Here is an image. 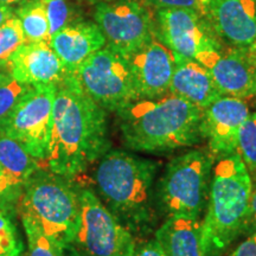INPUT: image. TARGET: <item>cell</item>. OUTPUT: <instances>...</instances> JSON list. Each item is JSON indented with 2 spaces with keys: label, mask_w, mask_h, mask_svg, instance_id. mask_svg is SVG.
I'll use <instances>...</instances> for the list:
<instances>
[{
  "label": "cell",
  "mask_w": 256,
  "mask_h": 256,
  "mask_svg": "<svg viewBox=\"0 0 256 256\" xmlns=\"http://www.w3.org/2000/svg\"><path fill=\"white\" fill-rule=\"evenodd\" d=\"M110 151L107 110L68 74L56 87L46 168L74 179Z\"/></svg>",
  "instance_id": "6da1fadb"
},
{
  "label": "cell",
  "mask_w": 256,
  "mask_h": 256,
  "mask_svg": "<svg viewBox=\"0 0 256 256\" xmlns=\"http://www.w3.org/2000/svg\"><path fill=\"white\" fill-rule=\"evenodd\" d=\"M156 162L121 150L98 159L94 174L98 198L133 235H146L156 223Z\"/></svg>",
  "instance_id": "7a4b0ae2"
},
{
  "label": "cell",
  "mask_w": 256,
  "mask_h": 256,
  "mask_svg": "<svg viewBox=\"0 0 256 256\" xmlns=\"http://www.w3.org/2000/svg\"><path fill=\"white\" fill-rule=\"evenodd\" d=\"M118 114L122 142L132 151L165 153L203 140L200 108L170 92L130 102Z\"/></svg>",
  "instance_id": "3957f363"
},
{
  "label": "cell",
  "mask_w": 256,
  "mask_h": 256,
  "mask_svg": "<svg viewBox=\"0 0 256 256\" xmlns=\"http://www.w3.org/2000/svg\"><path fill=\"white\" fill-rule=\"evenodd\" d=\"M252 183L250 172L238 152L215 160L200 222L204 256H220L243 234Z\"/></svg>",
  "instance_id": "277c9868"
},
{
  "label": "cell",
  "mask_w": 256,
  "mask_h": 256,
  "mask_svg": "<svg viewBox=\"0 0 256 256\" xmlns=\"http://www.w3.org/2000/svg\"><path fill=\"white\" fill-rule=\"evenodd\" d=\"M72 182L43 166L24 184L18 204L22 218L37 224L60 248L74 243L81 217L80 190Z\"/></svg>",
  "instance_id": "5b68a950"
},
{
  "label": "cell",
  "mask_w": 256,
  "mask_h": 256,
  "mask_svg": "<svg viewBox=\"0 0 256 256\" xmlns=\"http://www.w3.org/2000/svg\"><path fill=\"white\" fill-rule=\"evenodd\" d=\"M216 158L210 151L192 150L166 165L154 188L159 212L166 217L200 218L209 198Z\"/></svg>",
  "instance_id": "8992f818"
},
{
  "label": "cell",
  "mask_w": 256,
  "mask_h": 256,
  "mask_svg": "<svg viewBox=\"0 0 256 256\" xmlns=\"http://www.w3.org/2000/svg\"><path fill=\"white\" fill-rule=\"evenodd\" d=\"M72 75L104 110L118 113L138 100L127 58L108 46L88 57Z\"/></svg>",
  "instance_id": "52a82bcc"
},
{
  "label": "cell",
  "mask_w": 256,
  "mask_h": 256,
  "mask_svg": "<svg viewBox=\"0 0 256 256\" xmlns=\"http://www.w3.org/2000/svg\"><path fill=\"white\" fill-rule=\"evenodd\" d=\"M56 87L31 86L11 113L0 120V134L14 139L44 165L49 151Z\"/></svg>",
  "instance_id": "ba28073f"
},
{
  "label": "cell",
  "mask_w": 256,
  "mask_h": 256,
  "mask_svg": "<svg viewBox=\"0 0 256 256\" xmlns=\"http://www.w3.org/2000/svg\"><path fill=\"white\" fill-rule=\"evenodd\" d=\"M81 217L72 246L86 256H133L134 235L90 188L80 190Z\"/></svg>",
  "instance_id": "9c48e42d"
},
{
  "label": "cell",
  "mask_w": 256,
  "mask_h": 256,
  "mask_svg": "<svg viewBox=\"0 0 256 256\" xmlns=\"http://www.w3.org/2000/svg\"><path fill=\"white\" fill-rule=\"evenodd\" d=\"M94 19L106 38V46L126 58L156 37L154 16L136 0L98 2Z\"/></svg>",
  "instance_id": "30bf717a"
},
{
  "label": "cell",
  "mask_w": 256,
  "mask_h": 256,
  "mask_svg": "<svg viewBox=\"0 0 256 256\" xmlns=\"http://www.w3.org/2000/svg\"><path fill=\"white\" fill-rule=\"evenodd\" d=\"M211 31L194 10L160 8L156 12V37L177 58L196 60L203 51L220 48Z\"/></svg>",
  "instance_id": "8fae6325"
},
{
  "label": "cell",
  "mask_w": 256,
  "mask_h": 256,
  "mask_svg": "<svg viewBox=\"0 0 256 256\" xmlns=\"http://www.w3.org/2000/svg\"><path fill=\"white\" fill-rule=\"evenodd\" d=\"M250 114L243 98L223 95L202 110L200 134L216 159L235 153L240 128Z\"/></svg>",
  "instance_id": "7c38bea8"
},
{
  "label": "cell",
  "mask_w": 256,
  "mask_h": 256,
  "mask_svg": "<svg viewBox=\"0 0 256 256\" xmlns=\"http://www.w3.org/2000/svg\"><path fill=\"white\" fill-rule=\"evenodd\" d=\"M196 60L209 70L223 95L243 100L256 96V68L247 50L210 49L200 52Z\"/></svg>",
  "instance_id": "4fadbf2b"
},
{
  "label": "cell",
  "mask_w": 256,
  "mask_h": 256,
  "mask_svg": "<svg viewBox=\"0 0 256 256\" xmlns=\"http://www.w3.org/2000/svg\"><path fill=\"white\" fill-rule=\"evenodd\" d=\"M138 100L168 94L177 57L154 37L127 57Z\"/></svg>",
  "instance_id": "5bb4252c"
},
{
  "label": "cell",
  "mask_w": 256,
  "mask_h": 256,
  "mask_svg": "<svg viewBox=\"0 0 256 256\" xmlns=\"http://www.w3.org/2000/svg\"><path fill=\"white\" fill-rule=\"evenodd\" d=\"M204 17L214 34L232 48H256V0H210Z\"/></svg>",
  "instance_id": "9a60e30c"
},
{
  "label": "cell",
  "mask_w": 256,
  "mask_h": 256,
  "mask_svg": "<svg viewBox=\"0 0 256 256\" xmlns=\"http://www.w3.org/2000/svg\"><path fill=\"white\" fill-rule=\"evenodd\" d=\"M8 60L14 78L28 86H57L68 75L49 42L22 44Z\"/></svg>",
  "instance_id": "2e32d148"
},
{
  "label": "cell",
  "mask_w": 256,
  "mask_h": 256,
  "mask_svg": "<svg viewBox=\"0 0 256 256\" xmlns=\"http://www.w3.org/2000/svg\"><path fill=\"white\" fill-rule=\"evenodd\" d=\"M68 74H74L92 54L106 46V38L96 23L82 22L66 25L49 40Z\"/></svg>",
  "instance_id": "e0dca14e"
},
{
  "label": "cell",
  "mask_w": 256,
  "mask_h": 256,
  "mask_svg": "<svg viewBox=\"0 0 256 256\" xmlns=\"http://www.w3.org/2000/svg\"><path fill=\"white\" fill-rule=\"evenodd\" d=\"M168 92L200 110L223 96L203 64L185 58H177Z\"/></svg>",
  "instance_id": "ac0fdd59"
},
{
  "label": "cell",
  "mask_w": 256,
  "mask_h": 256,
  "mask_svg": "<svg viewBox=\"0 0 256 256\" xmlns=\"http://www.w3.org/2000/svg\"><path fill=\"white\" fill-rule=\"evenodd\" d=\"M156 240L166 256H204L202 224L198 218L166 217L156 229Z\"/></svg>",
  "instance_id": "d6986e66"
},
{
  "label": "cell",
  "mask_w": 256,
  "mask_h": 256,
  "mask_svg": "<svg viewBox=\"0 0 256 256\" xmlns=\"http://www.w3.org/2000/svg\"><path fill=\"white\" fill-rule=\"evenodd\" d=\"M46 166L34 159L23 145L0 134V170L22 188L37 170Z\"/></svg>",
  "instance_id": "ffe728a7"
},
{
  "label": "cell",
  "mask_w": 256,
  "mask_h": 256,
  "mask_svg": "<svg viewBox=\"0 0 256 256\" xmlns=\"http://www.w3.org/2000/svg\"><path fill=\"white\" fill-rule=\"evenodd\" d=\"M17 5L14 14L20 22L25 43L49 42V20L42 0H23Z\"/></svg>",
  "instance_id": "44dd1931"
},
{
  "label": "cell",
  "mask_w": 256,
  "mask_h": 256,
  "mask_svg": "<svg viewBox=\"0 0 256 256\" xmlns=\"http://www.w3.org/2000/svg\"><path fill=\"white\" fill-rule=\"evenodd\" d=\"M28 238V256H63V248L42 232L37 224L28 218H22Z\"/></svg>",
  "instance_id": "7402d4cb"
},
{
  "label": "cell",
  "mask_w": 256,
  "mask_h": 256,
  "mask_svg": "<svg viewBox=\"0 0 256 256\" xmlns=\"http://www.w3.org/2000/svg\"><path fill=\"white\" fill-rule=\"evenodd\" d=\"M248 171L256 174V112L250 113L240 128L238 150Z\"/></svg>",
  "instance_id": "603a6c76"
},
{
  "label": "cell",
  "mask_w": 256,
  "mask_h": 256,
  "mask_svg": "<svg viewBox=\"0 0 256 256\" xmlns=\"http://www.w3.org/2000/svg\"><path fill=\"white\" fill-rule=\"evenodd\" d=\"M25 43V38L19 19L14 14L0 25V60H8L10 57Z\"/></svg>",
  "instance_id": "cb8c5ba5"
},
{
  "label": "cell",
  "mask_w": 256,
  "mask_h": 256,
  "mask_svg": "<svg viewBox=\"0 0 256 256\" xmlns=\"http://www.w3.org/2000/svg\"><path fill=\"white\" fill-rule=\"evenodd\" d=\"M23 248L10 212L0 210V256H20Z\"/></svg>",
  "instance_id": "d4e9b609"
},
{
  "label": "cell",
  "mask_w": 256,
  "mask_h": 256,
  "mask_svg": "<svg viewBox=\"0 0 256 256\" xmlns=\"http://www.w3.org/2000/svg\"><path fill=\"white\" fill-rule=\"evenodd\" d=\"M30 87L31 86L19 82L16 78L10 80L5 84L0 86V120L11 113L22 96Z\"/></svg>",
  "instance_id": "484cf974"
},
{
  "label": "cell",
  "mask_w": 256,
  "mask_h": 256,
  "mask_svg": "<svg viewBox=\"0 0 256 256\" xmlns=\"http://www.w3.org/2000/svg\"><path fill=\"white\" fill-rule=\"evenodd\" d=\"M49 20L50 36L68 25L69 8L66 0H42Z\"/></svg>",
  "instance_id": "4316f807"
},
{
  "label": "cell",
  "mask_w": 256,
  "mask_h": 256,
  "mask_svg": "<svg viewBox=\"0 0 256 256\" xmlns=\"http://www.w3.org/2000/svg\"><path fill=\"white\" fill-rule=\"evenodd\" d=\"M23 188L11 180L0 170V210L11 212L17 209Z\"/></svg>",
  "instance_id": "83f0119b"
},
{
  "label": "cell",
  "mask_w": 256,
  "mask_h": 256,
  "mask_svg": "<svg viewBox=\"0 0 256 256\" xmlns=\"http://www.w3.org/2000/svg\"><path fill=\"white\" fill-rule=\"evenodd\" d=\"M210 0H147L156 8H190L200 16H206Z\"/></svg>",
  "instance_id": "f1b7e54d"
},
{
  "label": "cell",
  "mask_w": 256,
  "mask_h": 256,
  "mask_svg": "<svg viewBox=\"0 0 256 256\" xmlns=\"http://www.w3.org/2000/svg\"><path fill=\"white\" fill-rule=\"evenodd\" d=\"M252 194H250V202H249V209L247 220H246L244 229H243V234H249L256 232V174H254V178H252Z\"/></svg>",
  "instance_id": "f546056e"
},
{
  "label": "cell",
  "mask_w": 256,
  "mask_h": 256,
  "mask_svg": "<svg viewBox=\"0 0 256 256\" xmlns=\"http://www.w3.org/2000/svg\"><path fill=\"white\" fill-rule=\"evenodd\" d=\"M229 256H256V232L249 234Z\"/></svg>",
  "instance_id": "4dcf8cb0"
},
{
  "label": "cell",
  "mask_w": 256,
  "mask_h": 256,
  "mask_svg": "<svg viewBox=\"0 0 256 256\" xmlns=\"http://www.w3.org/2000/svg\"><path fill=\"white\" fill-rule=\"evenodd\" d=\"M133 256H166V254L154 238L142 244L139 249H136Z\"/></svg>",
  "instance_id": "1f68e13d"
},
{
  "label": "cell",
  "mask_w": 256,
  "mask_h": 256,
  "mask_svg": "<svg viewBox=\"0 0 256 256\" xmlns=\"http://www.w3.org/2000/svg\"><path fill=\"white\" fill-rule=\"evenodd\" d=\"M12 78H14V76H12L10 60H0V86L5 84Z\"/></svg>",
  "instance_id": "d6a6232c"
},
{
  "label": "cell",
  "mask_w": 256,
  "mask_h": 256,
  "mask_svg": "<svg viewBox=\"0 0 256 256\" xmlns=\"http://www.w3.org/2000/svg\"><path fill=\"white\" fill-rule=\"evenodd\" d=\"M14 14V6L0 5V25H2L8 17Z\"/></svg>",
  "instance_id": "836d02e7"
},
{
  "label": "cell",
  "mask_w": 256,
  "mask_h": 256,
  "mask_svg": "<svg viewBox=\"0 0 256 256\" xmlns=\"http://www.w3.org/2000/svg\"><path fill=\"white\" fill-rule=\"evenodd\" d=\"M63 256H86L82 252H80L75 246L70 244L68 247L63 248Z\"/></svg>",
  "instance_id": "e575fe53"
},
{
  "label": "cell",
  "mask_w": 256,
  "mask_h": 256,
  "mask_svg": "<svg viewBox=\"0 0 256 256\" xmlns=\"http://www.w3.org/2000/svg\"><path fill=\"white\" fill-rule=\"evenodd\" d=\"M23 0H0V5H6V6H14V4H19Z\"/></svg>",
  "instance_id": "d590c367"
},
{
  "label": "cell",
  "mask_w": 256,
  "mask_h": 256,
  "mask_svg": "<svg viewBox=\"0 0 256 256\" xmlns=\"http://www.w3.org/2000/svg\"><path fill=\"white\" fill-rule=\"evenodd\" d=\"M247 51H248V55H249V57H250L252 64H254L255 68H256V48L252 50H247Z\"/></svg>",
  "instance_id": "8d00e7d4"
},
{
  "label": "cell",
  "mask_w": 256,
  "mask_h": 256,
  "mask_svg": "<svg viewBox=\"0 0 256 256\" xmlns=\"http://www.w3.org/2000/svg\"><path fill=\"white\" fill-rule=\"evenodd\" d=\"M90 2H94V4H98V2H114V0H89Z\"/></svg>",
  "instance_id": "74e56055"
}]
</instances>
